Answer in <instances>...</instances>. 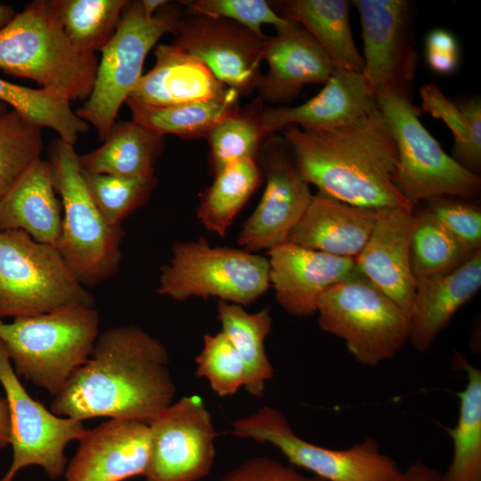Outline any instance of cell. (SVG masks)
<instances>
[{
	"label": "cell",
	"instance_id": "cell-46",
	"mask_svg": "<svg viewBox=\"0 0 481 481\" xmlns=\"http://www.w3.org/2000/svg\"><path fill=\"white\" fill-rule=\"evenodd\" d=\"M143 11L147 18L154 17L161 9L168 4L166 0H142Z\"/></svg>",
	"mask_w": 481,
	"mask_h": 481
},
{
	"label": "cell",
	"instance_id": "cell-36",
	"mask_svg": "<svg viewBox=\"0 0 481 481\" xmlns=\"http://www.w3.org/2000/svg\"><path fill=\"white\" fill-rule=\"evenodd\" d=\"M253 107L239 109L217 123L206 135L209 144L210 167L213 174L245 159H256L266 137L261 125V112Z\"/></svg>",
	"mask_w": 481,
	"mask_h": 481
},
{
	"label": "cell",
	"instance_id": "cell-40",
	"mask_svg": "<svg viewBox=\"0 0 481 481\" xmlns=\"http://www.w3.org/2000/svg\"><path fill=\"white\" fill-rule=\"evenodd\" d=\"M181 3L192 14L229 20L245 27L261 38L266 37L262 31L264 25H271L277 29L290 22L264 0H189Z\"/></svg>",
	"mask_w": 481,
	"mask_h": 481
},
{
	"label": "cell",
	"instance_id": "cell-39",
	"mask_svg": "<svg viewBox=\"0 0 481 481\" xmlns=\"http://www.w3.org/2000/svg\"><path fill=\"white\" fill-rule=\"evenodd\" d=\"M197 375L206 379L220 396L234 395L246 384V371L239 353L220 330L206 334L196 359Z\"/></svg>",
	"mask_w": 481,
	"mask_h": 481
},
{
	"label": "cell",
	"instance_id": "cell-48",
	"mask_svg": "<svg viewBox=\"0 0 481 481\" xmlns=\"http://www.w3.org/2000/svg\"><path fill=\"white\" fill-rule=\"evenodd\" d=\"M8 110V106L0 102V115Z\"/></svg>",
	"mask_w": 481,
	"mask_h": 481
},
{
	"label": "cell",
	"instance_id": "cell-12",
	"mask_svg": "<svg viewBox=\"0 0 481 481\" xmlns=\"http://www.w3.org/2000/svg\"><path fill=\"white\" fill-rule=\"evenodd\" d=\"M0 383L10 413V444L13 458L0 481H13L16 474L30 465L42 467L57 479L65 473L66 445L86 432L82 421L61 417L32 398L19 379L0 340Z\"/></svg>",
	"mask_w": 481,
	"mask_h": 481
},
{
	"label": "cell",
	"instance_id": "cell-31",
	"mask_svg": "<svg viewBox=\"0 0 481 481\" xmlns=\"http://www.w3.org/2000/svg\"><path fill=\"white\" fill-rule=\"evenodd\" d=\"M202 194L197 216L209 232L224 236L232 221L262 182L256 159L233 163L216 174Z\"/></svg>",
	"mask_w": 481,
	"mask_h": 481
},
{
	"label": "cell",
	"instance_id": "cell-14",
	"mask_svg": "<svg viewBox=\"0 0 481 481\" xmlns=\"http://www.w3.org/2000/svg\"><path fill=\"white\" fill-rule=\"evenodd\" d=\"M363 43L362 75L375 91L412 89L418 53L407 0H355Z\"/></svg>",
	"mask_w": 481,
	"mask_h": 481
},
{
	"label": "cell",
	"instance_id": "cell-16",
	"mask_svg": "<svg viewBox=\"0 0 481 481\" xmlns=\"http://www.w3.org/2000/svg\"><path fill=\"white\" fill-rule=\"evenodd\" d=\"M264 158L265 187L258 205L243 224L237 242L249 252L271 249L288 241L312 200L284 140L267 143Z\"/></svg>",
	"mask_w": 481,
	"mask_h": 481
},
{
	"label": "cell",
	"instance_id": "cell-6",
	"mask_svg": "<svg viewBox=\"0 0 481 481\" xmlns=\"http://www.w3.org/2000/svg\"><path fill=\"white\" fill-rule=\"evenodd\" d=\"M378 108L391 128L398 154L395 184L412 208L438 196L475 200L481 178L447 154L420 120L412 89L375 92Z\"/></svg>",
	"mask_w": 481,
	"mask_h": 481
},
{
	"label": "cell",
	"instance_id": "cell-5",
	"mask_svg": "<svg viewBox=\"0 0 481 481\" xmlns=\"http://www.w3.org/2000/svg\"><path fill=\"white\" fill-rule=\"evenodd\" d=\"M48 162L62 213L56 248L86 287L103 282L119 268L124 230L110 225L92 200L75 145L58 138Z\"/></svg>",
	"mask_w": 481,
	"mask_h": 481
},
{
	"label": "cell",
	"instance_id": "cell-17",
	"mask_svg": "<svg viewBox=\"0 0 481 481\" xmlns=\"http://www.w3.org/2000/svg\"><path fill=\"white\" fill-rule=\"evenodd\" d=\"M65 469L66 481H124L144 475L150 458V424L110 419L86 429Z\"/></svg>",
	"mask_w": 481,
	"mask_h": 481
},
{
	"label": "cell",
	"instance_id": "cell-10",
	"mask_svg": "<svg viewBox=\"0 0 481 481\" xmlns=\"http://www.w3.org/2000/svg\"><path fill=\"white\" fill-rule=\"evenodd\" d=\"M179 12L169 4L147 18L141 1H128L118 27L101 51L92 92L76 114L92 125L101 141L107 137L121 105L142 77L148 53L159 39L175 32Z\"/></svg>",
	"mask_w": 481,
	"mask_h": 481
},
{
	"label": "cell",
	"instance_id": "cell-9",
	"mask_svg": "<svg viewBox=\"0 0 481 481\" xmlns=\"http://www.w3.org/2000/svg\"><path fill=\"white\" fill-rule=\"evenodd\" d=\"M156 292L177 301L191 298L248 306L270 285L268 258L242 249L211 246L206 239L175 241Z\"/></svg>",
	"mask_w": 481,
	"mask_h": 481
},
{
	"label": "cell",
	"instance_id": "cell-38",
	"mask_svg": "<svg viewBox=\"0 0 481 481\" xmlns=\"http://www.w3.org/2000/svg\"><path fill=\"white\" fill-rule=\"evenodd\" d=\"M82 175L92 200L112 226H122L130 215L146 203L157 183L156 176L129 178L83 170Z\"/></svg>",
	"mask_w": 481,
	"mask_h": 481
},
{
	"label": "cell",
	"instance_id": "cell-27",
	"mask_svg": "<svg viewBox=\"0 0 481 481\" xmlns=\"http://www.w3.org/2000/svg\"><path fill=\"white\" fill-rule=\"evenodd\" d=\"M346 0L281 2V16L300 25L317 42L335 69L362 73L363 58L352 36Z\"/></svg>",
	"mask_w": 481,
	"mask_h": 481
},
{
	"label": "cell",
	"instance_id": "cell-26",
	"mask_svg": "<svg viewBox=\"0 0 481 481\" xmlns=\"http://www.w3.org/2000/svg\"><path fill=\"white\" fill-rule=\"evenodd\" d=\"M164 146V135L134 120L116 121L100 147L79 155V165L89 173L149 178Z\"/></svg>",
	"mask_w": 481,
	"mask_h": 481
},
{
	"label": "cell",
	"instance_id": "cell-20",
	"mask_svg": "<svg viewBox=\"0 0 481 481\" xmlns=\"http://www.w3.org/2000/svg\"><path fill=\"white\" fill-rule=\"evenodd\" d=\"M377 108L376 93L362 73L335 69L316 95L298 106L263 110L260 119L266 136L289 126L323 131L348 125Z\"/></svg>",
	"mask_w": 481,
	"mask_h": 481
},
{
	"label": "cell",
	"instance_id": "cell-47",
	"mask_svg": "<svg viewBox=\"0 0 481 481\" xmlns=\"http://www.w3.org/2000/svg\"><path fill=\"white\" fill-rule=\"evenodd\" d=\"M13 8L0 4V29L4 27L15 15Z\"/></svg>",
	"mask_w": 481,
	"mask_h": 481
},
{
	"label": "cell",
	"instance_id": "cell-43",
	"mask_svg": "<svg viewBox=\"0 0 481 481\" xmlns=\"http://www.w3.org/2000/svg\"><path fill=\"white\" fill-rule=\"evenodd\" d=\"M426 59L428 67L437 74L449 75L459 67L460 45L448 30L435 29L426 37Z\"/></svg>",
	"mask_w": 481,
	"mask_h": 481
},
{
	"label": "cell",
	"instance_id": "cell-45",
	"mask_svg": "<svg viewBox=\"0 0 481 481\" xmlns=\"http://www.w3.org/2000/svg\"><path fill=\"white\" fill-rule=\"evenodd\" d=\"M10 413L5 398H0V448L10 444Z\"/></svg>",
	"mask_w": 481,
	"mask_h": 481
},
{
	"label": "cell",
	"instance_id": "cell-8",
	"mask_svg": "<svg viewBox=\"0 0 481 481\" xmlns=\"http://www.w3.org/2000/svg\"><path fill=\"white\" fill-rule=\"evenodd\" d=\"M316 313L319 327L343 339L362 365L393 358L409 338V314L359 271L327 289Z\"/></svg>",
	"mask_w": 481,
	"mask_h": 481
},
{
	"label": "cell",
	"instance_id": "cell-29",
	"mask_svg": "<svg viewBox=\"0 0 481 481\" xmlns=\"http://www.w3.org/2000/svg\"><path fill=\"white\" fill-rule=\"evenodd\" d=\"M453 363L466 372L467 384L458 394L457 422L448 429L453 454L442 481H481V371L459 354Z\"/></svg>",
	"mask_w": 481,
	"mask_h": 481
},
{
	"label": "cell",
	"instance_id": "cell-42",
	"mask_svg": "<svg viewBox=\"0 0 481 481\" xmlns=\"http://www.w3.org/2000/svg\"><path fill=\"white\" fill-rule=\"evenodd\" d=\"M219 481H325L305 476L273 459L251 458L227 472Z\"/></svg>",
	"mask_w": 481,
	"mask_h": 481
},
{
	"label": "cell",
	"instance_id": "cell-13",
	"mask_svg": "<svg viewBox=\"0 0 481 481\" xmlns=\"http://www.w3.org/2000/svg\"><path fill=\"white\" fill-rule=\"evenodd\" d=\"M150 428L145 481H198L209 473L216 432L200 396L173 402L150 423Z\"/></svg>",
	"mask_w": 481,
	"mask_h": 481
},
{
	"label": "cell",
	"instance_id": "cell-25",
	"mask_svg": "<svg viewBox=\"0 0 481 481\" xmlns=\"http://www.w3.org/2000/svg\"><path fill=\"white\" fill-rule=\"evenodd\" d=\"M56 193L50 164L39 159L0 202V232L23 231L56 247L62 218Z\"/></svg>",
	"mask_w": 481,
	"mask_h": 481
},
{
	"label": "cell",
	"instance_id": "cell-33",
	"mask_svg": "<svg viewBox=\"0 0 481 481\" xmlns=\"http://www.w3.org/2000/svg\"><path fill=\"white\" fill-rule=\"evenodd\" d=\"M63 29L81 53L101 52L115 34L127 0H52Z\"/></svg>",
	"mask_w": 481,
	"mask_h": 481
},
{
	"label": "cell",
	"instance_id": "cell-23",
	"mask_svg": "<svg viewBox=\"0 0 481 481\" xmlns=\"http://www.w3.org/2000/svg\"><path fill=\"white\" fill-rule=\"evenodd\" d=\"M155 64L135 86L126 102L166 107L222 95L221 83L198 58L175 44L159 45Z\"/></svg>",
	"mask_w": 481,
	"mask_h": 481
},
{
	"label": "cell",
	"instance_id": "cell-3",
	"mask_svg": "<svg viewBox=\"0 0 481 481\" xmlns=\"http://www.w3.org/2000/svg\"><path fill=\"white\" fill-rule=\"evenodd\" d=\"M66 35L52 0H36L0 29V69L67 102L86 101L98 67Z\"/></svg>",
	"mask_w": 481,
	"mask_h": 481
},
{
	"label": "cell",
	"instance_id": "cell-24",
	"mask_svg": "<svg viewBox=\"0 0 481 481\" xmlns=\"http://www.w3.org/2000/svg\"><path fill=\"white\" fill-rule=\"evenodd\" d=\"M376 211L318 192L290 232L288 241L333 256L355 258L371 234Z\"/></svg>",
	"mask_w": 481,
	"mask_h": 481
},
{
	"label": "cell",
	"instance_id": "cell-41",
	"mask_svg": "<svg viewBox=\"0 0 481 481\" xmlns=\"http://www.w3.org/2000/svg\"><path fill=\"white\" fill-rule=\"evenodd\" d=\"M427 209L465 249H481V209L474 200L438 196L425 200Z\"/></svg>",
	"mask_w": 481,
	"mask_h": 481
},
{
	"label": "cell",
	"instance_id": "cell-34",
	"mask_svg": "<svg viewBox=\"0 0 481 481\" xmlns=\"http://www.w3.org/2000/svg\"><path fill=\"white\" fill-rule=\"evenodd\" d=\"M0 102L40 127L55 131L61 140L73 145L79 135L89 128L72 110L69 102L41 88L20 86L0 77Z\"/></svg>",
	"mask_w": 481,
	"mask_h": 481
},
{
	"label": "cell",
	"instance_id": "cell-1",
	"mask_svg": "<svg viewBox=\"0 0 481 481\" xmlns=\"http://www.w3.org/2000/svg\"><path fill=\"white\" fill-rule=\"evenodd\" d=\"M168 363L164 345L142 328L110 327L53 396L51 411L79 421L109 417L150 424L175 397Z\"/></svg>",
	"mask_w": 481,
	"mask_h": 481
},
{
	"label": "cell",
	"instance_id": "cell-11",
	"mask_svg": "<svg viewBox=\"0 0 481 481\" xmlns=\"http://www.w3.org/2000/svg\"><path fill=\"white\" fill-rule=\"evenodd\" d=\"M232 434L272 444L290 464L325 481H391L402 471L373 438L346 449L320 446L298 436L285 416L273 407L265 406L236 420Z\"/></svg>",
	"mask_w": 481,
	"mask_h": 481
},
{
	"label": "cell",
	"instance_id": "cell-21",
	"mask_svg": "<svg viewBox=\"0 0 481 481\" xmlns=\"http://www.w3.org/2000/svg\"><path fill=\"white\" fill-rule=\"evenodd\" d=\"M263 42L267 72L258 89L270 102L293 100L304 86L325 84L335 68L317 42L300 25L290 21Z\"/></svg>",
	"mask_w": 481,
	"mask_h": 481
},
{
	"label": "cell",
	"instance_id": "cell-30",
	"mask_svg": "<svg viewBox=\"0 0 481 481\" xmlns=\"http://www.w3.org/2000/svg\"><path fill=\"white\" fill-rule=\"evenodd\" d=\"M240 94L228 88L222 95L166 107H146L127 103L132 120L165 136L206 137L221 120L240 109Z\"/></svg>",
	"mask_w": 481,
	"mask_h": 481
},
{
	"label": "cell",
	"instance_id": "cell-44",
	"mask_svg": "<svg viewBox=\"0 0 481 481\" xmlns=\"http://www.w3.org/2000/svg\"><path fill=\"white\" fill-rule=\"evenodd\" d=\"M442 474L435 468L418 460L391 481H442Z\"/></svg>",
	"mask_w": 481,
	"mask_h": 481
},
{
	"label": "cell",
	"instance_id": "cell-15",
	"mask_svg": "<svg viewBox=\"0 0 481 481\" xmlns=\"http://www.w3.org/2000/svg\"><path fill=\"white\" fill-rule=\"evenodd\" d=\"M174 33L173 44L202 61L227 87L240 95L258 88L265 38L229 20L199 14L180 18Z\"/></svg>",
	"mask_w": 481,
	"mask_h": 481
},
{
	"label": "cell",
	"instance_id": "cell-4",
	"mask_svg": "<svg viewBox=\"0 0 481 481\" xmlns=\"http://www.w3.org/2000/svg\"><path fill=\"white\" fill-rule=\"evenodd\" d=\"M99 326L94 307H70L11 322L0 319V340L16 374L54 396L89 358Z\"/></svg>",
	"mask_w": 481,
	"mask_h": 481
},
{
	"label": "cell",
	"instance_id": "cell-2",
	"mask_svg": "<svg viewBox=\"0 0 481 481\" xmlns=\"http://www.w3.org/2000/svg\"><path fill=\"white\" fill-rule=\"evenodd\" d=\"M282 131L301 177L318 192L366 208L411 207L395 184L397 149L379 108L330 130L289 126Z\"/></svg>",
	"mask_w": 481,
	"mask_h": 481
},
{
	"label": "cell",
	"instance_id": "cell-18",
	"mask_svg": "<svg viewBox=\"0 0 481 481\" xmlns=\"http://www.w3.org/2000/svg\"><path fill=\"white\" fill-rule=\"evenodd\" d=\"M270 285L277 303L289 314L316 313L321 295L358 269L355 258L341 257L286 241L268 250Z\"/></svg>",
	"mask_w": 481,
	"mask_h": 481
},
{
	"label": "cell",
	"instance_id": "cell-7",
	"mask_svg": "<svg viewBox=\"0 0 481 481\" xmlns=\"http://www.w3.org/2000/svg\"><path fill=\"white\" fill-rule=\"evenodd\" d=\"M94 306L56 247L23 231L0 232V319Z\"/></svg>",
	"mask_w": 481,
	"mask_h": 481
},
{
	"label": "cell",
	"instance_id": "cell-28",
	"mask_svg": "<svg viewBox=\"0 0 481 481\" xmlns=\"http://www.w3.org/2000/svg\"><path fill=\"white\" fill-rule=\"evenodd\" d=\"M217 314L221 331L243 361L244 387L252 396L261 397L266 381L272 379L274 371L265 349V340L273 325L271 308L265 306L258 312L249 313L242 306L218 300Z\"/></svg>",
	"mask_w": 481,
	"mask_h": 481
},
{
	"label": "cell",
	"instance_id": "cell-32",
	"mask_svg": "<svg viewBox=\"0 0 481 481\" xmlns=\"http://www.w3.org/2000/svg\"><path fill=\"white\" fill-rule=\"evenodd\" d=\"M422 111L442 119L454 136L452 157L468 171L481 170V102L477 97L452 102L436 84L420 90Z\"/></svg>",
	"mask_w": 481,
	"mask_h": 481
},
{
	"label": "cell",
	"instance_id": "cell-35",
	"mask_svg": "<svg viewBox=\"0 0 481 481\" xmlns=\"http://www.w3.org/2000/svg\"><path fill=\"white\" fill-rule=\"evenodd\" d=\"M474 253L453 238L427 208L415 213L410 253L415 278L451 272Z\"/></svg>",
	"mask_w": 481,
	"mask_h": 481
},
{
	"label": "cell",
	"instance_id": "cell-37",
	"mask_svg": "<svg viewBox=\"0 0 481 481\" xmlns=\"http://www.w3.org/2000/svg\"><path fill=\"white\" fill-rule=\"evenodd\" d=\"M42 151V127L13 110L0 115V202Z\"/></svg>",
	"mask_w": 481,
	"mask_h": 481
},
{
	"label": "cell",
	"instance_id": "cell-19",
	"mask_svg": "<svg viewBox=\"0 0 481 481\" xmlns=\"http://www.w3.org/2000/svg\"><path fill=\"white\" fill-rule=\"evenodd\" d=\"M414 208H379L363 249L355 258L358 271L408 314L416 278L411 267Z\"/></svg>",
	"mask_w": 481,
	"mask_h": 481
},
{
	"label": "cell",
	"instance_id": "cell-22",
	"mask_svg": "<svg viewBox=\"0 0 481 481\" xmlns=\"http://www.w3.org/2000/svg\"><path fill=\"white\" fill-rule=\"evenodd\" d=\"M480 287L481 249L451 272L416 278L408 338L414 349L427 352Z\"/></svg>",
	"mask_w": 481,
	"mask_h": 481
}]
</instances>
